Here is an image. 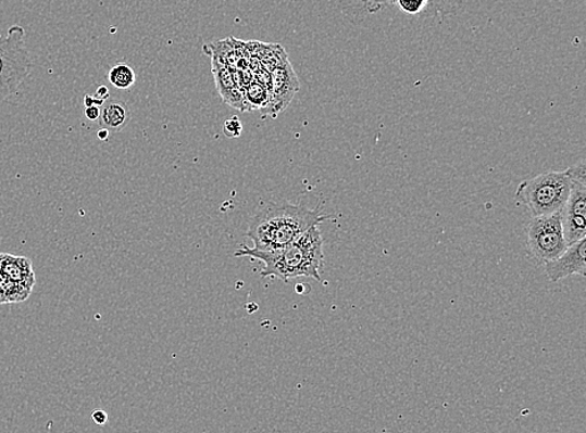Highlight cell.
I'll list each match as a JSON object with an SVG mask.
<instances>
[{"instance_id":"obj_4","label":"cell","mask_w":586,"mask_h":433,"mask_svg":"<svg viewBox=\"0 0 586 433\" xmlns=\"http://www.w3.org/2000/svg\"><path fill=\"white\" fill-rule=\"evenodd\" d=\"M24 39L20 24L12 25L5 36L0 35V103L12 97L32 73L33 61Z\"/></svg>"},{"instance_id":"obj_16","label":"cell","mask_w":586,"mask_h":433,"mask_svg":"<svg viewBox=\"0 0 586 433\" xmlns=\"http://www.w3.org/2000/svg\"><path fill=\"white\" fill-rule=\"evenodd\" d=\"M460 0H428L425 15L451 14L458 11Z\"/></svg>"},{"instance_id":"obj_15","label":"cell","mask_w":586,"mask_h":433,"mask_svg":"<svg viewBox=\"0 0 586 433\" xmlns=\"http://www.w3.org/2000/svg\"><path fill=\"white\" fill-rule=\"evenodd\" d=\"M108 79L116 89H129L136 85V73L130 65L119 63L109 71Z\"/></svg>"},{"instance_id":"obj_5","label":"cell","mask_w":586,"mask_h":433,"mask_svg":"<svg viewBox=\"0 0 586 433\" xmlns=\"http://www.w3.org/2000/svg\"><path fill=\"white\" fill-rule=\"evenodd\" d=\"M526 250L540 265L557 259L566 247L562 225V211L534 216L525 229Z\"/></svg>"},{"instance_id":"obj_11","label":"cell","mask_w":586,"mask_h":433,"mask_svg":"<svg viewBox=\"0 0 586 433\" xmlns=\"http://www.w3.org/2000/svg\"><path fill=\"white\" fill-rule=\"evenodd\" d=\"M132 114L127 104L121 100H109L100 110L99 123L109 131H121L127 127Z\"/></svg>"},{"instance_id":"obj_1","label":"cell","mask_w":586,"mask_h":433,"mask_svg":"<svg viewBox=\"0 0 586 433\" xmlns=\"http://www.w3.org/2000/svg\"><path fill=\"white\" fill-rule=\"evenodd\" d=\"M234 255L248 256L250 259L262 262L264 264L262 278H278L284 282L298 278H313L322 281L324 252L320 225L275 252H261V250L242 245Z\"/></svg>"},{"instance_id":"obj_3","label":"cell","mask_w":586,"mask_h":433,"mask_svg":"<svg viewBox=\"0 0 586 433\" xmlns=\"http://www.w3.org/2000/svg\"><path fill=\"white\" fill-rule=\"evenodd\" d=\"M572 179L568 170L549 171L527 179L518 187L515 199L533 216L549 215L563 209L571 194Z\"/></svg>"},{"instance_id":"obj_6","label":"cell","mask_w":586,"mask_h":433,"mask_svg":"<svg viewBox=\"0 0 586 433\" xmlns=\"http://www.w3.org/2000/svg\"><path fill=\"white\" fill-rule=\"evenodd\" d=\"M572 179L571 194L562 209V225L568 246L586 235V170L585 163L566 169Z\"/></svg>"},{"instance_id":"obj_12","label":"cell","mask_w":586,"mask_h":433,"mask_svg":"<svg viewBox=\"0 0 586 433\" xmlns=\"http://www.w3.org/2000/svg\"><path fill=\"white\" fill-rule=\"evenodd\" d=\"M250 48H253L254 54L261 60L263 68L267 72H273L276 66L282 65L284 62L288 61V54L286 49L279 44H265L258 43V41H249Z\"/></svg>"},{"instance_id":"obj_14","label":"cell","mask_w":586,"mask_h":433,"mask_svg":"<svg viewBox=\"0 0 586 433\" xmlns=\"http://www.w3.org/2000/svg\"><path fill=\"white\" fill-rule=\"evenodd\" d=\"M242 93H245L247 113L253 111L263 112L271 103V89L259 85L255 80L251 81L250 85L242 90Z\"/></svg>"},{"instance_id":"obj_9","label":"cell","mask_w":586,"mask_h":433,"mask_svg":"<svg viewBox=\"0 0 586 433\" xmlns=\"http://www.w3.org/2000/svg\"><path fill=\"white\" fill-rule=\"evenodd\" d=\"M212 72L216 89L220 91L224 102L240 112L247 113L245 93L234 80L229 66L212 55Z\"/></svg>"},{"instance_id":"obj_18","label":"cell","mask_w":586,"mask_h":433,"mask_svg":"<svg viewBox=\"0 0 586 433\" xmlns=\"http://www.w3.org/2000/svg\"><path fill=\"white\" fill-rule=\"evenodd\" d=\"M223 131L225 137L239 138L242 132V125L238 116H233V118L225 120L223 124Z\"/></svg>"},{"instance_id":"obj_21","label":"cell","mask_w":586,"mask_h":433,"mask_svg":"<svg viewBox=\"0 0 586 433\" xmlns=\"http://www.w3.org/2000/svg\"><path fill=\"white\" fill-rule=\"evenodd\" d=\"M93 420L97 424H104L108 420V416L104 411H96L93 413Z\"/></svg>"},{"instance_id":"obj_20","label":"cell","mask_w":586,"mask_h":433,"mask_svg":"<svg viewBox=\"0 0 586 433\" xmlns=\"http://www.w3.org/2000/svg\"><path fill=\"white\" fill-rule=\"evenodd\" d=\"M84 104H86V106H90V105L99 106V105L104 104V100H100L97 97L87 95L86 99H84Z\"/></svg>"},{"instance_id":"obj_19","label":"cell","mask_w":586,"mask_h":433,"mask_svg":"<svg viewBox=\"0 0 586 433\" xmlns=\"http://www.w3.org/2000/svg\"><path fill=\"white\" fill-rule=\"evenodd\" d=\"M100 115V107L98 105L87 106L86 116L89 120H98Z\"/></svg>"},{"instance_id":"obj_7","label":"cell","mask_w":586,"mask_h":433,"mask_svg":"<svg viewBox=\"0 0 586 433\" xmlns=\"http://www.w3.org/2000/svg\"><path fill=\"white\" fill-rule=\"evenodd\" d=\"M271 103L262 112L263 114L276 116L286 111L292 99H295L300 88L299 79L289 62L271 72Z\"/></svg>"},{"instance_id":"obj_10","label":"cell","mask_w":586,"mask_h":433,"mask_svg":"<svg viewBox=\"0 0 586 433\" xmlns=\"http://www.w3.org/2000/svg\"><path fill=\"white\" fill-rule=\"evenodd\" d=\"M0 270L25 288L33 290L36 285V273L27 257L0 254Z\"/></svg>"},{"instance_id":"obj_17","label":"cell","mask_w":586,"mask_h":433,"mask_svg":"<svg viewBox=\"0 0 586 433\" xmlns=\"http://www.w3.org/2000/svg\"><path fill=\"white\" fill-rule=\"evenodd\" d=\"M396 4L407 14H425L428 10V0H396Z\"/></svg>"},{"instance_id":"obj_22","label":"cell","mask_w":586,"mask_h":433,"mask_svg":"<svg viewBox=\"0 0 586 433\" xmlns=\"http://www.w3.org/2000/svg\"><path fill=\"white\" fill-rule=\"evenodd\" d=\"M96 97L100 100H104L107 102V99L109 98V90L107 87H99L96 93Z\"/></svg>"},{"instance_id":"obj_2","label":"cell","mask_w":586,"mask_h":433,"mask_svg":"<svg viewBox=\"0 0 586 433\" xmlns=\"http://www.w3.org/2000/svg\"><path fill=\"white\" fill-rule=\"evenodd\" d=\"M320 207L308 209L303 205L272 204L259 212L249 225L247 238L261 252H275L289 245L309 229L329 220Z\"/></svg>"},{"instance_id":"obj_8","label":"cell","mask_w":586,"mask_h":433,"mask_svg":"<svg viewBox=\"0 0 586 433\" xmlns=\"http://www.w3.org/2000/svg\"><path fill=\"white\" fill-rule=\"evenodd\" d=\"M586 240L582 239L569 245L565 252L557 259L548 262L546 265L547 277L551 282L562 281L572 275H586L585 264Z\"/></svg>"},{"instance_id":"obj_13","label":"cell","mask_w":586,"mask_h":433,"mask_svg":"<svg viewBox=\"0 0 586 433\" xmlns=\"http://www.w3.org/2000/svg\"><path fill=\"white\" fill-rule=\"evenodd\" d=\"M30 294L32 289L18 284L0 270V305L25 302Z\"/></svg>"},{"instance_id":"obj_23","label":"cell","mask_w":586,"mask_h":433,"mask_svg":"<svg viewBox=\"0 0 586 433\" xmlns=\"http://www.w3.org/2000/svg\"><path fill=\"white\" fill-rule=\"evenodd\" d=\"M108 136H109V130H107V129L99 130V132H98L99 139L105 140L108 138Z\"/></svg>"}]
</instances>
